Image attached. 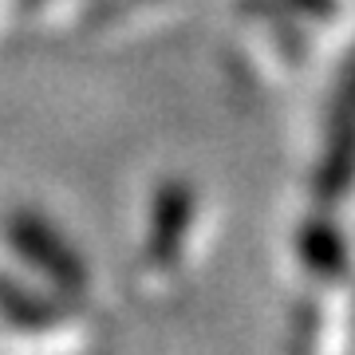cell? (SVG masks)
<instances>
[{
	"instance_id": "cell-6",
	"label": "cell",
	"mask_w": 355,
	"mask_h": 355,
	"mask_svg": "<svg viewBox=\"0 0 355 355\" xmlns=\"http://www.w3.org/2000/svg\"><path fill=\"white\" fill-rule=\"evenodd\" d=\"M245 12L249 16H261L272 32H277L280 48L288 51L292 60H304V44H300V32H296V24L288 20V4H268V0H245Z\"/></svg>"
},
{
	"instance_id": "cell-3",
	"label": "cell",
	"mask_w": 355,
	"mask_h": 355,
	"mask_svg": "<svg viewBox=\"0 0 355 355\" xmlns=\"http://www.w3.org/2000/svg\"><path fill=\"white\" fill-rule=\"evenodd\" d=\"M193 221V190L186 182H166L150 209V237H146V265L174 268L182 257V241Z\"/></svg>"
},
{
	"instance_id": "cell-1",
	"label": "cell",
	"mask_w": 355,
	"mask_h": 355,
	"mask_svg": "<svg viewBox=\"0 0 355 355\" xmlns=\"http://www.w3.org/2000/svg\"><path fill=\"white\" fill-rule=\"evenodd\" d=\"M4 233H8V245H12L16 253H24L28 265L40 268L60 292L79 296V292L87 288V268H83V261H79L76 249L55 233L51 221H44L40 214L20 209V214L8 217Z\"/></svg>"
},
{
	"instance_id": "cell-7",
	"label": "cell",
	"mask_w": 355,
	"mask_h": 355,
	"mask_svg": "<svg viewBox=\"0 0 355 355\" xmlns=\"http://www.w3.org/2000/svg\"><path fill=\"white\" fill-rule=\"evenodd\" d=\"M288 4V12H312L320 20H328L336 12V0H284Z\"/></svg>"
},
{
	"instance_id": "cell-5",
	"label": "cell",
	"mask_w": 355,
	"mask_h": 355,
	"mask_svg": "<svg viewBox=\"0 0 355 355\" xmlns=\"http://www.w3.org/2000/svg\"><path fill=\"white\" fill-rule=\"evenodd\" d=\"M60 308L48 304V300H40L32 296L28 288L12 284L8 277H0V320H8L12 328H24V331H48L60 324Z\"/></svg>"
},
{
	"instance_id": "cell-4",
	"label": "cell",
	"mask_w": 355,
	"mask_h": 355,
	"mask_svg": "<svg viewBox=\"0 0 355 355\" xmlns=\"http://www.w3.org/2000/svg\"><path fill=\"white\" fill-rule=\"evenodd\" d=\"M300 253H304L308 268L320 272L324 280H343L347 277V245L328 221H308L300 229Z\"/></svg>"
},
{
	"instance_id": "cell-2",
	"label": "cell",
	"mask_w": 355,
	"mask_h": 355,
	"mask_svg": "<svg viewBox=\"0 0 355 355\" xmlns=\"http://www.w3.org/2000/svg\"><path fill=\"white\" fill-rule=\"evenodd\" d=\"M355 182V64L343 76L336 111H331V135L328 150L316 170V198L320 202H340Z\"/></svg>"
}]
</instances>
